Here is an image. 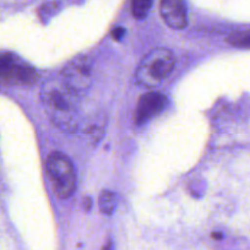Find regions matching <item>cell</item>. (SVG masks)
Returning <instances> with one entry per match:
<instances>
[{
    "mask_svg": "<svg viewBox=\"0 0 250 250\" xmlns=\"http://www.w3.org/2000/svg\"><path fill=\"white\" fill-rule=\"evenodd\" d=\"M76 96L62 78L50 79L43 83L41 92L43 105L52 122L66 133H73L78 126Z\"/></svg>",
    "mask_w": 250,
    "mask_h": 250,
    "instance_id": "6da1fadb",
    "label": "cell"
},
{
    "mask_svg": "<svg viewBox=\"0 0 250 250\" xmlns=\"http://www.w3.org/2000/svg\"><path fill=\"white\" fill-rule=\"evenodd\" d=\"M175 59L170 50L153 49L145 55L135 73V81L143 87H155L166 80L174 70Z\"/></svg>",
    "mask_w": 250,
    "mask_h": 250,
    "instance_id": "7a4b0ae2",
    "label": "cell"
},
{
    "mask_svg": "<svg viewBox=\"0 0 250 250\" xmlns=\"http://www.w3.org/2000/svg\"><path fill=\"white\" fill-rule=\"evenodd\" d=\"M48 178L59 199L70 198L76 189V173L71 161L60 152L50 153L47 160Z\"/></svg>",
    "mask_w": 250,
    "mask_h": 250,
    "instance_id": "3957f363",
    "label": "cell"
},
{
    "mask_svg": "<svg viewBox=\"0 0 250 250\" xmlns=\"http://www.w3.org/2000/svg\"><path fill=\"white\" fill-rule=\"evenodd\" d=\"M62 80L76 95L86 92L92 83V65L87 57H78L62 70Z\"/></svg>",
    "mask_w": 250,
    "mask_h": 250,
    "instance_id": "277c9868",
    "label": "cell"
},
{
    "mask_svg": "<svg viewBox=\"0 0 250 250\" xmlns=\"http://www.w3.org/2000/svg\"><path fill=\"white\" fill-rule=\"evenodd\" d=\"M160 14L163 21L173 30L187 27V8L183 0H161Z\"/></svg>",
    "mask_w": 250,
    "mask_h": 250,
    "instance_id": "5b68a950",
    "label": "cell"
},
{
    "mask_svg": "<svg viewBox=\"0 0 250 250\" xmlns=\"http://www.w3.org/2000/svg\"><path fill=\"white\" fill-rule=\"evenodd\" d=\"M166 103H167V98L162 93L150 92L144 95L139 101L138 108H136V123L144 124L148 122L151 118L162 112L163 108L166 107Z\"/></svg>",
    "mask_w": 250,
    "mask_h": 250,
    "instance_id": "8992f818",
    "label": "cell"
},
{
    "mask_svg": "<svg viewBox=\"0 0 250 250\" xmlns=\"http://www.w3.org/2000/svg\"><path fill=\"white\" fill-rule=\"evenodd\" d=\"M21 64H18L11 54L0 53V79L10 83H19Z\"/></svg>",
    "mask_w": 250,
    "mask_h": 250,
    "instance_id": "52a82bcc",
    "label": "cell"
},
{
    "mask_svg": "<svg viewBox=\"0 0 250 250\" xmlns=\"http://www.w3.org/2000/svg\"><path fill=\"white\" fill-rule=\"evenodd\" d=\"M98 204H100L101 212L104 213V215H112L117 208V196L112 191H102Z\"/></svg>",
    "mask_w": 250,
    "mask_h": 250,
    "instance_id": "ba28073f",
    "label": "cell"
},
{
    "mask_svg": "<svg viewBox=\"0 0 250 250\" xmlns=\"http://www.w3.org/2000/svg\"><path fill=\"white\" fill-rule=\"evenodd\" d=\"M153 0H133L131 4V11H133L134 18L138 20H143L150 13L152 8Z\"/></svg>",
    "mask_w": 250,
    "mask_h": 250,
    "instance_id": "9c48e42d",
    "label": "cell"
},
{
    "mask_svg": "<svg viewBox=\"0 0 250 250\" xmlns=\"http://www.w3.org/2000/svg\"><path fill=\"white\" fill-rule=\"evenodd\" d=\"M227 42L238 48H250V31L232 33L227 37Z\"/></svg>",
    "mask_w": 250,
    "mask_h": 250,
    "instance_id": "30bf717a",
    "label": "cell"
},
{
    "mask_svg": "<svg viewBox=\"0 0 250 250\" xmlns=\"http://www.w3.org/2000/svg\"><path fill=\"white\" fill-rule=\"evenodd\" d=\"M124 33H125L124 28L117 27V28H115V30L112 32V37L114 38V40L118 41V40H120V38L123 37V35H124Z\"/></svg>",
    "mask_w": 250,
    "mask_h": 250,
    "instance_id": "8fae6325",
    "label": "cell"
},
{
    "mask_svg": "<svg viewBox=\"0 0 250 250\" xmlns=\"http://www.w3.org/2000/svg\"><path fill=\"white\" fill-rule=\"evenodd\" d=\"M102 250H112V244H110V242H108L107 244L102 248Z\"/></svg>",
    "mask_w": 250,
    "mask_h": 250,
    "instance_id": "7c38bea8",
    "label": "cell"
},
{
    "mask_svg": "<svg viewBox=\"0 0 250 250\" xmlns=\"http://www.w3.org/2000/svg\"><path fill=\"white\" fill-rule=\"evenodd\" d=\"M212 237H213V238H217V239H220V238L222 237V235L217 234V233H212Z\"/></svg>",
    "mask_w": 250,
    "mask_h": 250,
    "instance_id": "4fadbf2b",
    "label": "cell"
}]
</instances>
